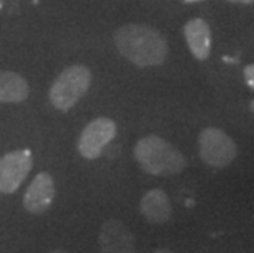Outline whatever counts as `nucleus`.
<instances>
[{"instance_id": "nucleus-1", "label": "nucleus", "mask_w": 254, "mask_h": 253, "mask_svg": "<svg viewBox=\"0 0 254 253\" xmlns=\"http://www.w3.org/2000/svg\"><path fill=\"white\" fill-rule=\"evenodd\" d=\"M115 45L122 56L139 68L163 64L167 58V41L158 30L143 23H128L115 31Z\"/></svg>"}, {"instance_id": "nucleus-2", "label": "nucleus", "mask_w": 254, "mask_h": 253, "mask_svg": "<svg viewBox=\"0 0 254 253\" xmlns=\"http://www.w3.org/2000/svg\"><path fill=\"white\" fill-rule=\"evenodd\" d=\"M133 155L144 173L153 176L179 174L187 165L179 150L158 135H148L138 140Z\"/></svg>"}, {"instance_id": "nucleus-3", "label": "nucleus", "mask_w": 254, "mask_h": 253, "mask_svg": "<svg viewBox=\"0 0 254 253\" xmlns=\"http://www.w3.org/2000/svg\"><path fill=\"white\" fill-rule=\"evenodd\" d=\"M90 81V71L84 64H74L66 68L50 89V100L53 107L61 112L71 110L89 90Z\"/></svg>"}, {"instance_id": "nucleus-4", "label": "nucleus", "mask_w": 254, "mask_h": 253, "mask_svg": "<svg viewBox=\"0 0 254 253\" xmlns=\"http://www.w3.org/2000/svg\"><path fill=\"white\" fill-rule=\"evenodd\" d=\"M198 155L203 163L213 168H226L238 156L235 140L220 128H203L198 135Z\"/></svg>"}, {"instance_id": "nucleus-5", "label": "nucleus", "mask_w": 254, "mask_h": 253, "mask_svg": "<svg viewBox=\"0 0 254 253\" xmlns=\"http://www.w3.org/2000/svg\"><path fill=\"white\" fill-rule=\"evenodd\" d=\"M115 137L117 123L109 117H99L85 125L77 140V150L82 158L97 160Z\"/></svg>"}, {"instance_id": "nucleus-6", "label": "nucleus", "mask_w": 254, "mask_h": 253, "mask_svg": "<svg viewBox=\"0 0 254 253\" xmlns=\"http://www.w3.org/2000/svg\"><path fill=\"white\" fill-rule=\"evenodd\" d=\"M33 168L30 150H15L0 158V194H13Z\"/></svg>"}, {"instance_id": "nucleus-7", "label": "nucleus", "mask_w": 254, "mask_h": 253, "mask_svg": "<svg viewBox=\"0 0 254 253\" xmlns=\"http://www.w3.org/2000/svg\"><path fill=\"white\" fill-rule=\"evenodd\" d=\"M56 197V186L55 179L50 173L41 171L35 176L31 181L28 189L25 191L23 196V206L30 214L40 215L45 214L48 209L53 206Z\"/></svg>"}, {"instance_id": "nucleus-8", "label": "nucleus", "mask_w": 254, "mask_h": 253, "mask_svg": "<svg viewBox=\"0 0 254 253\" xmlns=\"http://www.w3.org/2000/svg\"><path fill=\"white\" fill-rule=\"evenodd\" d=\"M99 245L100 253H134V237L122 220L110 219L102 224Z\"/></svg>"}, {"instance_id": "nucleus-9", "label": "nucleus", "mask_w": 254, "mask_h": 253, "mask_svg": "<svg viewBox=\"0 0 254 253\" xmlns=\"http://www.w3.org/2000/svg\"><path fill=\"white\" fill-rule=\"evenodd\" d=\"M184 36L193 58L198 61L208 59L212 51V31L207 21L202 18L189 20L184 26Z\"/></svg>"}, {"instance_id": "nucleus-10", "label": "nucleus", "mask_w": 254, "mask_h": 253, "mask_svg": "<svg viewBox=\"0 0 254 253\" xmlns=\"http://www.w3.org/2000/svg\"><path fill=\"white\" fill-rule=\"evenodd\" d=\"M139 211L143 217L153 225H163L172 215V207L169 196L163 189L154 187L149 189L139 201Z\"/></svg>"}, {"instance_id": "nucleus-11", "label": "nucleus", "mask_w": 254, "mask_h": 253, "mask_svg": "<svg viewBox=\"0 0 254 253\" xmlns=\"http://www.w3.org/2000/svg\"><path fill=\"white\" fill-rule=\"evenodd\" d=\"M28 83L17 73L0 71V104H18L28 97Z\"/></svg>"}, {"instance_id": "nucleus-12", "label": "nucleus", "mask_w": 254, "mask_h": 253, "mask_svg": "<svg viewBox=\"0 0 254 253\" xmlns=\"http://www.w3.org/2000/svg\"><path fill=\"white\" fill-rule=\"evenodd\" d=\"M245 81H246V84L254 90V64H250V66L245 68Z\"/></svg>"}, {"instance_id": "nucleus-13", "label": "nucleus", "mask_w": 254, "mask_h": 253, "mask_svg": "<svg viewBox=\"0 0 254 253\" xmlns=\"http://www.w3.org/2000/svg\"><path fill=\"white\" fill-rule=\"evenodd\" d=\"M228 2H233V3H245V5H250L253 3L254 0H228Z\"/></svg>"}, {"instance_id": "nucleus-14", "label": "nucleus", "mask_w": 254, "mask_h": 253, "mask_svg": "<svg viewBox=\"0 0 254 253\" xmlns=\"http://www.w3.org/2000/svg\"><path fill=\"white\" fill-rule=\"evenodd\" d=\"M153 253H172V252L167 250V249H158V250H154Z\"/></svg>"}, {"instance_id": "nucleus-15", "label": "nucleus", "mask_w": 254, "mask_h": 253, "mask_svg": "<svg viewBox=\"0 0 254 253\" xmlns=\"http://www.w3.org/2000/svg\"><path fill=\"white\" fill-rule=\"evenodd\" d=\"M46 253H67V252H64V250H50V252H46Z\"/></svg>"}, {"instance_id": "nucleus-16", "label": "nucleus", "mask_w": 254, "mask_h": 253, "mask_svg": "<svg viewBox=\"0 0 254 253\" xmlns=\"http://www.w3.org/2000/svg\"><path fill=\"white\" fill-rule=\"evenodd\" d=\"M250 107H251V112H253V114H254V99L250 102Z\"/></svg>"}, {"instance_id": "nucleus-17", "label": "nucleus", "mask_w": 254, "mask_h": 253, "mask_svg": "<svg viewBox=\"0 0 254 253\" xmlns=\"http://www.w3.org/2000/svg\"><path fill=\"white\" fill-rule=\"evenodd\" d=\"M184 2H187V3H193V2H202V0H184Z\"/></svg>"}]
</instances>
